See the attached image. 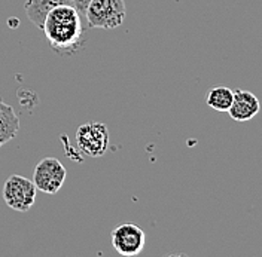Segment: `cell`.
Instances as JSON below:
<instances>
[{"mask_svg":"<svg viewBox=\"0 0 262 257\" xmlns=\"http://www.w3.org/2000/svg\"><path fill=\"white\" fill-rule=\"evenodd\" d=\"M90 2H91V0H72V5H73V6L76 8V11L83 16L85 15V11H86Z\"/></svg>","mask_w":262,"mask_h":257,"instance_id":"11","label":"cell"},{"mask_svg":"<svg viewBox=\"0 0 262 257\" xmlns=\"http://www.w3.org/2000/svg\"><path fill=\"white\" fill-rule=\"evenodd\" d=\"M146 244L143 229L133 223H124L112 230V245L121 256L133 257L140 254Z\"/></svg>","mask_w":262,"mask_h":257,"instance_id":"6","label":"cell"},{"mask_svg":"<svg viewBox=\"0 0 262 257\" xmlns=\"http://www.w3.org/2000/svg\"><path fill=\"white\" fill-rule=\"evenodd\" d=\"M61 5H72V0H26L24 11L33 24L37 29H42L47 15L54 8L61 6Z\"/></svg>","mask_w":262,"mask_h":257,"instance_id":"8","label":"cell"},{"mask_svg":"<svg viewBox=\"0 0 262 257\" xmlns=\"http://www.w3.org/2000/svg\"><path fill=\"white\" fill-rule=\"evenodd\" d=\"M76 143L85 156L100 158L109 149V129L101 122L82 124L76 131Z\"/></svg>","mask_w":262,"mask_h":257,"instance_id":"4","label":"cell"},{"mask_svg":"<svg viewBox=\"0 0 262 257\" xmlns=\"http://www.w3.org/2000/svg\"><path fill=\"white\" fill-rule=\"evenodd\" d=\"M19 131V118L12 106L0 98V147L15 138Z\"/></svg>","mask_w":262,"mask_h":257,"instance_id":"9","label":"cell"},{"mask_svg":"<svg viewBox=\"0 0 262 257\" xmlns=\"http://www.w3.org/2000/svg\"><path fill=\"white\" fill-rule=\"evenodd\" d=\"M234 98V89L228 86H216L207 94V106L216 112H228Z\"/></svg>","mask_w":262,"mask_h":257,"instance_id":"10","label":"cell"},{"mask_svg":"<svg viewBox=\"0 0 262 257\" xmlns=\"http://www.w3.org/2000/svg\"><path fill=\"white\" fill-rule=\"evenodd\" d=\"M261 110V103L258 97L250 91L245 89H234L232 104L229 107V116L237 122H246L253 119Z\"/></svg>","mask_w":262,"mask_h":257,"instance_id":"7","label":"cell"},{"mask_svg":"<svg viewBox=\"0 0 262 257\" xmlns=\"http://www.w3.org/2000/svg\"><path fill=\"white\" fill-rule=\"evenodd\" d=\"M42 30L49 46L60 55L75 54L83 43L82 15L72 5H61L49 12Z\"/></svg>","mask_w":262,"mask_h":257,"instance_id":"1","label":"cell"},{"mask_svg":"<svg viewBox=\"0 0 262 257\" xmlns=\"http://www.w3.org/2000/svg\"><path fill=\"white\" fill-rule=\"evenodd\" d=\"M67 171L57 158H45L39 162L33 173V183L37 191L55 195L66 181Z\"/></svg>","mask_w":262,"mask_h":257,"instance_id":"5","label":"cell"},{"mask_svg":"<svg viewBox=\"0 0 262 257\" xmlns=\"http://www.w3.org/2000/svg\"><path fill=\"white\" fill-rule=\"evenodd\" d=\"M125 15L124 0H91L83 16L90 29L114 30L124 22Z\"/></svg>","mask_w":262,"mask_h":257,"instance_id":"2","label":"cell"},{"mask_svg":"<svg viewBox=\"0 0 262 257\" xmlns=\"http://www.w3.org/2000/svg\"><path fill=\"white\" fill-rule=\"evenodd\" d=\"M36 186L27 177L14 174L11 176L3 186V199L9 208L27 213L36 202Z\"/></svg>","mask_w":262,"mask_h":257,"instance_id":"3","label":"cell"}]
</instances>
